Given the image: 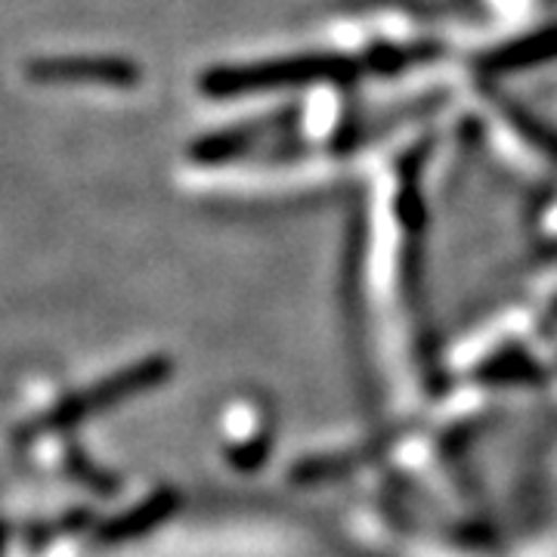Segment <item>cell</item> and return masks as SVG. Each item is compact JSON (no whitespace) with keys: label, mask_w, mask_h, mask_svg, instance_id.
<instances>
[{"label":"cell","mask_w":557,"mask_h":557,"mask_svg":"<svg viewBox=\"0 0 557 557\" xmlns=\"http://www.w3.org/2000/svg\"><path fill=\"white\" fill-rule=\"evenodd\" d=\"M25 75L35 84H115L127 87L139 78L137 65L119 57H90V53H62L38 57L25 65Z\"/></svg>","instance_id":"6da1fadb"}]
</instances>
